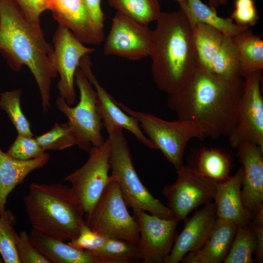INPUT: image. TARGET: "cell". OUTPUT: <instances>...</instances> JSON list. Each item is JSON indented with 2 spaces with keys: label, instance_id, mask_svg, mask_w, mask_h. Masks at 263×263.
Returning <instances> with one entry per match:
<instances>
[{
  "label": "cell",
  "instance_id": "52a82bcc",
  "mask_svg": "<svg viewBox=\"0 0 263 263\" xmlns=\"http://www.w3.org/2000/svg\"><path fill=\"white\" fill-rule=\"evenodd\" d=\"M188 19L197 67L223 78L241 77L239 55L232 37L204 23Z\"/></svg>",
  "mask_w": 263,
  "mask_h": 263
},
{
  "label": "cell",
  "instance_id": "ffe728a7",
  "mask_svg": "<svg viewBox=\"0 0 263 263\" xmlns=\"http://www.w3.org/2000/svg\"><path fill=\"white\" fill-rule=\"evenodd\" d=\"M243 177V169L241 167L233 176L218 181L213 197L217 218L238 226L249 225L253 217L242 202Z\"/></svg>",
  "mask_w": 263,
  "mask_h": 263
},
{
  "label": "cell",
  "instance_id": "ac0fdd59",
  "mask_svg": "<svg viewBox=\"0 0 263 263\" xmlns=\"http://www.w3.org/2000/svg\"><path fill=\"white\" fill-rule=\"evenodd\" d=\"M59 24L70 30L83 43L98 45L104 40L103 29L91 18L83 0H45Z\"/></svg>",
  "mask_w": 263,
  "mask_h": 263
},
{
  "label": "cell",
  "instance_id": "6da1fadb",
  "mask_svg": "<svg viewBox=\"0 0 263 263\" xmlns=\"http://www.w3.org/2000/svg\"><path fill=\"white\" fill-rule=\"evenodd\" d=\"M244 79H225L197 68L182 89L168 94L167 105L178 119L196 123L206 138L227 136Z\"/></svg>",
  "mask_w": 263,
  "mask_h": 263
},
{
  "label": "cell",
  "instance_id": "d6986e66",
  "mask_svg": "<svg viewBox=\"0 0 263 263\" xmlns=\"http://www.w3.org/2000/svg\"><path fill=\"white\" fill-rule=\"evenodd\" d=\"M216 205L211 202L197 211L186 222L182 232L175 239L170 254L165 263H178L188 253L200 248L215 226Z\"/></svg>",
  "mask_w": 263,
  "mask_h": 263
},
{
  "label": "cell",
  "instance_id": "d4e9b609",
  "mask_svg": "<svg viewBox=\"0 0 263 263\" xmlns=\"http://www.w3.org/2000/svg\"><path fill=\"white\" fill-rule=\"evenodd\" d=\"M186 1V6L180 9L188 19L210 26L226 36L232 38L249 28L236 24L231 18L218 16L216 9L206 5L201 0Z\"/></svg>",
  "mask_w": 263,
  "mask_h": 263
},
{
  "label": "cell",
  "instance_id": "4fadbf2b",
  "mask_svg": "<svg viewBox=\"0 0 263 263\" xmlns=\"http://www.w3.org/2000/svg\"><path fill=\"white\" fill-rule=\"evenodd\" d=\"M54 48L51 62L59 75L57 84L59 97L69 105L76 100L75 76L82 58L95 51L84 45L66 27L59 24L53 38Z\"/></svg>",
  "mask_w": 263,
  "mask_h": 263
},
{
  "label": "cell",
  "instance_id": "484cf974",
  "mask_svg": "<svg viewBox=\"0 0 263 263\" xmlns=\"http://www.w3.org/2000/svg\"><path fill=\"white\" fill-rule=\"evenodd\" d=\"M231 162L225 152L216 148H204L199 152L194 169L206 178L222 181L229 177Z\"/></svg>",
  "mask_w": 263,
  "mask_h": 263
},
{
  "label": "cell",
  "instance_id": "d6a6232c",
  "mask_svg": "<svg viewBox=\"0 0 263 263\" xmlns=\"http://www.w3.org/2000/svg\"><path fill=\"white\" fill-rule=\"evenodd\" d=\"M6 152L16 159L27 161L43 156L45 151L34 136L18 134Z\"/></svg>",
  "mask_w": 263,
  "mask_h": 263
},
{
  "label": "cell",
  "instance_id": "74e56055",
  "mask_svg": "<svg viewBox=\"0 0 263 263\" xmlns=\"http://www.w3.org/2000/svg\"><path fill=\"white\" fill-rule=\"evenodd\" d=\"M250 225L256 240L255 260L261 263L263 261V208L253 215Z\"/></svg>",
  "mask_w": 263,
  "mask_h": 263
},
{
  "label": "cell",
  "instance_id": "60d3db41",
  "mask_svg": "<svg viewBox=\"0 0 263 263\" xmlns=\"http://www.w3.org/2000/svg\"><path fill=\"white\" fill-rule=\"evenodd\" d=\"M175 2H177L181 9L184 8L187 5L186 0H173Z\"/></svg>",
  "mask_w": 263,
  "mask_h": 263
},
{
  "label": "cell",
  "instance_id": "f35d334b",
  "mask_svg": "<svg viewBox=\"0 0 263 263\" xmlns=\"http://www.w3.org/2000/svg\"><path fill=\"white\" fill-rule=\"evenodd\" d=\"M84 2L93 21L98 27L103 29L105 16L101 8V0H84Z\"/></svg>",
  "mask_w": 263,
  "mask_h": 263
},
{
  "label": "cell",
  "instance_id": "8d00e7d4",
  "mask_svg": "<svg viewBox=\"0 0 263 263\" xmlns=\"http://www.w3.org/2000/svg\"><path fill=\"white\" fill-rule=\"evenodd\" d=\"M19 9L22 15L28 22L40 24V16L48 10L45 0H13Z\"/></svg>",
  "mask_w": 263,
  "mask_h": 263
},
{
  "label": "cell",
  "instance_id": "e575fe53",
  "mask_svg": "<svg viewBox=\"0 0 263 263\" xmlns=\"http://www.w3.org/2000/svg\"><path fill=\"white\" fill-rule=\"evenodd\" d=\"M108 238L104 235L92 229L85 223L78 236L69 241L68 244L76 248L94 252L104 245Z\"/></svg>",
  "mask_w": 263,
  "mask_h": 263
},
{
  "label": "cell",
  "instance_id": "7a4b0ae2",
  "mask_svg": "<svg viewBox=\"0 0 263 263\" xmlns=\"http://www.w3.org/2000/svg\"><path fill=\"white\" fill-rule=\"evenodd\" d=\"M0 52L11 68L26 66L33 75L46 114L51 108L52 80L57 75L52 64V45L45 40L40 24L27 21L13 0H0Z\"/></svg>",
  "mask_w": 263,
  "mask_h": 263
},
{
  "label": "cell",
  "instance_id": "d590c367",
  "mask_svg": "<svg viewBox=\"0 0 263 263\" xmlns=\"http://www.w3.org/2000/svg\"><path fill=\"white\" fill-rule=\"evenodd\" d=\"M231 18L237 24L249 27L256 24L259 19L254 0H234Z\"/></svg>",
  "mask_w": 263,
  "mask_h": 263
},
{
  "label": "cell",
  "instance_id": "ba28073f",
  "mask_svg": "<svg viewBox=\"0 0 263 263\" xmlns=\"http://www.w3.org/2000/svg\"><path fill=\"white\" fill-rule=\"evenodd\" d=\"M75 81L80 94L77 104L71 107L59 96L56 101V106L67 117L76 145L89 153L92 147L104 143L102 134L104 125L97 108L96 91L79 67Z\"/></svg>",
  "mask_w": 263,
  "mask_h": 263
},
{
  "label": "cell",
  "instance_id": "9c48e42d",
  "mask_svg": "<svg viewBox=\"0 0 263 263\" xmlns=\"http://www.w3.org/2000/svg\"><path fill=\"white\" fill-rule=\"evenodd\" d=\"M85 223L108 238L136 244L139 241L138 223L130 214L119 186L112 177L92 211L86 215Z\"/></svg>",
  "mask_w": 263,
  "mask_h": 263
},
{
  "label": "cell",
  "instance_id": "30bf717a",
  "mask_svg": "<svg viewBox=\"0 0 263 263\" xmlns=\"http://www.w3.org/2000/svg\"><path fill=\"white\" fill-rule=\"evenodd\" d=\"M110 152L108 137L101 145L92 147L85 164L64 178L70 184L72 196L86 215L92 211L112 179Z\"/></svg>",
  "mask_w": 263,
  "mask_h": 263
},
{
  "label": "cell",
  "instance_id": "603a6c76",
  "mask_svg": "<svg viewBox=\"0 0 263 263\" xmlns=\"http://www.w3.org/2000/svg\"><path fill=\"white\" fill-rule=\"evenodd\" d=\"M29 236L34 245L50 263H97L89 251L74 247L64 241L49 237L33 229Z\"/></svg>",
  "mask_w": 263,
  "mask_h": 263
},
{
  "label": "cell",
  "instance_id": "83f0119b",
  "mask_svg": "<svg viewBox=\"0 0 263 263\" xmlns=\"http://www.w3.org/2000/svg\"><path fill=\"white\" fill-rule=\"evenodd\" d=\"M97 263H127L141 256L137 244L118 239L108 238L99 250L90 252Z\"/></svg>",
  "mask_w": 263,
  "mask_h": 263
},
{
  "label": "cell",
  "instance_id": "7402d4cb",
  "mask_svg": "<svg viewBox=\"0 0 263 263\" xmlns=\"http://www.w3.org/2000/svg\"><path fill=\"white\" fill-rule=\"evenodd\" d=\"M50 155L43 156L27 161L16 159L0 148V214L5 210L9 194L34 170L45 166Z\"/></svg>",
  "mask_w": 263,
  "mask_h": 263
},
{
  "label": "cell",
  "instance_id": "8992f818",
  "mask_svg": "<svg viewBox=\"0 0 263 263\" xmlns=\"http://www.w3.org/2000/svg\"><path fill=\"white\" fill-rule=\"evenodd\" d=\"M125 112L135 118L146 136L160 150L176 171L184 165L183 156L188 143L193 138H206L201 128L195 122L178 119L168 121L151 114L132 110L115 100Z\"/></svg>",
  "mask_w": 263,
  "mask_h": 263
},
{
  "label": "cell",
  "instance_id": "f546056e",
  "mask_svg": "<svg viewBox=\"0 0 263 263\" xmlns=\"http://www.w3.org/2000/svg\"><path fill=\"white\" fill-rule=\"evenodd\" d=\"M22 92L19 89L6 91L0 94V108L7 114L18 134L33 137L30 123L23 113L20 105Z\"/></svg>",
  "mask_w": 263,
  "mask_h": 263
},
{
  "label": "cell",
  "instance_id": "836d02e7",
  "mask_svg": "<svg viewBox=\"0 0 263 263\" xmlns=\"http://www.w3.org/2000/svg\"><path fill=\"white\" fill-rule=\"evenodd\" d=\"M15 239L20 263H50L32 242L26 231L15 232Z\"/></svg>",
  "mask_w": 263,
  "mask_h": 263
},
{
  "label": "cell",
  "instance_id": "44dd1931",
  "mask_svg": "<svg viewBox=\"0 0 263 263\" xmlns=\"http://www.w3.org/2000/svg\"><path fill=\"white\" fill-rule=\"evenodd\" d=\"M238 226L217 218L213 230L203 244L196 251L186 254L183 263H224L229 251Z\"/></svg>",
  "mask_w": 263,
  "mask_h": 263
},
{
  "label": "cell",
  "instance_id": "7bdbcfd3",
  "mask_svg": "<svg viewBox=\"0 0 263 263\" xmlns=\"http://www.w3.org/2000/svg\"><path fill=\"white\" fill-rule=\"evenodd\" d=\"M2 261H3L0 258V263H2L3 262Z\"/></svg>",
  "mask_w": 263,
  "mask_h": 263
},
{
  "label": "cell",
  "instance_id": "7c38bea8",
  "mask_svg": "<svg viewBox=\"0 0 263 263\" xmlns=\"http://www.w3.org/2000/svg\"><path fill=\"white\" fill-rule=\"evenodd\" d=\"M177 173L176 181L166 186L162 192L179 222L200 206L211 202L218 181L203 176L187 165Z\"/></svg>",
  "mask_w": 263,
  "mask_h": 263
},
{
  "label": "cell",
  "instance_id": "1f68e13d",
  "mask_svg": "<svg viewBox=\"0 0 263 263\" xmlns=\"http://www.w3.org/2000/svg\"><path fill=\"white\" fill-rule=\"evenodd\" d=\"M35 138L45 150H62L76 145L68 122L56 123L47 132Z\"/></svg>",
  "mask_w": 263,
  "mask_h": 263
},
{
  "label": "cell",
  "instance_id": "4316f807",
  "mask_svg": "<svg viewBox=\"0 0 263 263\" xmlns=\"http://www.w3.org/2000/svg\"><path fill=\"white\" fill-rule=\"evenodd\" d=\"M117 12L148 25L156 21L160 13L158 0H107Z\"/></svg>",
  "mask_w": 263,
  "mask_h": 263
},
{
  "label": "cell",
  "instance_id": "ab89813d",
  "mask_svg": "<svg viewBox=\"0 0 263 263\" xmlns=\"http://www.w3.org/2000/svg\"><path fill=\"white\" fill-rule=\"evenodd\" d=\"M208 1L210 6L214 9H216L220 5L219 0H208Z\"/></svg>",
  "mask_w": 263,
  "mask_h": 263
},
{
  "label": "cell",
  "instance_id": "ee69618b",
  "mask_svg": "<svg viewBox=\"0 0 263 263\" xmlns=\"http://www.w3.org/2000/svg\"></svg>",
  "mask_w": 263,
  "mask_h": 263
},
{
  "label": "cell",
  "instance_id": "8fae6325",
  "mask_svg": "<svg viewBox=\"0 0 263 263\" xmlns=\"http://www.w3.org/2000/svg\"><path fill=\"white\" fill-rule=\"evenodd\" d=\"M244 79L243 92L226 136L233 148L243 142L249 141L263 149L262 71L252 74Z\"/></svg>",
  "mask_w": 263,
  "mask_h": 263
},
{
  "label": "cell",
  "instance_id": "277c9868",
  "mask_svg": "<svg viewBox=\"0 0 263 263\" xmlns=\"http://www.w3.org/2000/svg\"><path fill=\"white\" fill-rule=\"evenodd\" d=\"M23 200L32 229L49 237L69 241L85 223L83 208L62 183H32Z\"/></svg>",
  "mask_w": 263,
  "mask_h": 263
},
{
  "label": "cell",
  "instance_id": "e0dca14e",
  "mask_svg": "<svg viewBox=\"0 0 263 263\" xmlns=\"http://www.w3.org/2000/svg\"><path fill=\"white\" fill-rule=\"evenodd\" d=\"M235 149L243 169L242 202L253 216L263 208V149L249 141Z\"/></svg>",
  "mask_w": 263,
  "mask_h": 263
},
{
  "label": "cell",
  "instance_id": "b9f144b4",
  "mask_svg": "<svg viewBox=\"0 0 263 263\" xmlns=\"http://www.w3.org/2000/svg\"><path fill=\"white\" fill-rule=\"evenodd\" d=\"M227 1V0H219V2L220 4H225Z\"/></svg>",
  "mask_w": 263,
  "mask_h": 263
},
{
  "label": "cell",
  "instance_id": "4dcf8cb0",
  "mask_svg": "<svg viewBox=\"0 0 263 263\" xmlns=\"http://www.w3.org/2000/svg\"><path fill=\"white\" fill-rule=\"evenodd\" d=\"M16 223V217L10 210L0 214V254L5 263H20L15 239Z\"/></svg>",
  "mask_w": 263,
  "mask_h": 263
},
{
  "label": "cell",
  "instance_id": "5bb4252c",
  "mask_svg": "<svg viewBox=\"0 0 263 263\" xmlns=\"http://www.w3.org/2000/svg\"><path fill=\"white\" fill-rule=\"evenodd\" d=\"M153 31L148 25L117 12L105 40L104 53L132 60L149 56Z\"/></svg>",
  "mask_w": 263,
  "mask_h": 263
},
{
  "label": "cell",
  "instance_id": "f1b7e54d",
  "mask_svg": "<svg viewBox=\"0 0 263 263\" xmlns=\"http://www.w3.org/2000/svg\"><path fill=\"white\" fill-rule=\"evenodd\" d=\"M256 249L255 234L250 224L238 226L225 263H252Z\"/></svg>",
  "mask_w": 263,
  "mask_h": 263
},
{
  "label": "cell",
  "instance_id": "5b68a950",
  "mask_svg": "<svg viewBox=\"0 0 263 263\" xmlns=\"http://www.w3.org/2000/svg\"><path fill=\"white\" fill-rule=\"evenodd\" d=\"M107 133L111 144V176L117 183L133 215L146 211L163 218H175L171 210L154 197L141 182L134 167L123 129L116 128Z\"/></svg>",
  "mask_w": 263,
  "mask_h": 263
},
{
  "label": "cell",
  "instance_id": "cb8c5ba5",
  "mask_svg": "<svg viewBox=\"0 0 263 263\" xmlns=\"http://www.w3.org/2000/svg\"><path fill=\"white\" fill-rule=\"evenodd\" d=\"M238 51L240 75L244 78L263 69V40L249 28L232 38Z\"/></svg>",
  "mask_w": 263,
  "mask_h": 263
},
{
  "label": "cell",
  "instance_id": "3957f363",
  "mask_svg": "<svg viewBox=\"0 0 263 263\" xmlns=\"http://www.w3.org/2000/svg\"><path fill=\"white\" fill-rule=\"evenodd\" d=\"M153 31L150 55L157 88L168 94L177 93L197 68L192 29L184 11L161 12Z\"/></svg>",
  "mask_w": 263,
  "mask_h": 263
},
{
  "label": "cell",
  "instance_id": "2e32d148",
  "mask_svg": "<svg viewBox=\"0 0 263 263\" xmlns=\"http://www.w3.org/2000/svg\"><path fill=\"white\" fill-rule=\"evenodd\" d=\"M79 68L96 91L98 110L107 132L116 128L125 129L145 147L157 150L154 144L143 132L138 120L120 108L115 103V100L99 83L93 73L90 59L82 60Z\"/></svg>",
  "mask_w": 263,
  "mask_h": 263
},
{
  "label": "cell",
  "instance_id": "9a60e30c",
  "mask_svg": "<svg viewBox=\"0 0 263 263\" xmlns=\"http://www.w3.org/2000/svg\"><path fill=\"white\" fill-rule=\"evenodd\" d=\"M133 216L139 226L137 246L145 263H165L170 253L178 220L163 218L146 211Z\"/></svg>",
  "mask_w": 263,
  "mask_h": 263
}]
</instances>
